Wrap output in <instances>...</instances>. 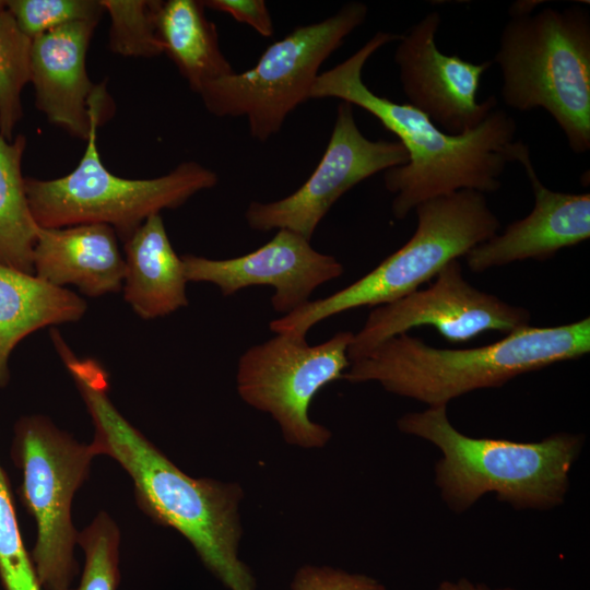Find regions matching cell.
Instances as JSON below:
<instances>
[{
    "mask_svg": "<svg viewBox=\"0 0 590 590\" xmlns=\"http://www.w3.org/2000/svg\"><path fill=\"white\" fill-rule=\"evenodd\" d=\"M367 15L365 3L352 1L322 21L295 27L268 46L252 68L214 80L198 95L216 117H245L250 135L266 142L310 99L321 64Z\"/></svg>",
    "mask_w": 590,
    "mask_h": 590,
    "instance_id": "obj_8",
    "label": "cell"
},
{
    "mask_svg": "<svg viewBox=\"0 0 590 590\" xmlns=\"http://www.w3.org/2000/svg\"><path fill=\"white\" fill-rule=\"evenodd\" d=\"M26 138L0 135V264L34 274L33 250L39 226L31 213L22 174Z\"/></svg>",
    "mask_w": 590,
    "mask_h": 590,
    "instance_id": "obj_21",
    "label": "cell"
},
{
    "mask_svg": "<svg viewBox=\"0 0 590 590\" xmlns=\"http://www.w3.org/2000/svg\"><path fill=\"white\" fill-rule=\"evenodd\" d=\"M398 38L377 32L347 59L319 73L310 99L330 97L358 106L397 135L409 160L384 172V181L394 194L391 210L398 220L426 200L462 189L497 191L506 165L515 162L514 117L497 107L473 130L451 135L412 105L375 94L362 79L363 68L379 48Z\"/></svg>",
    "mask_w": 590,
    "mask_h": 590,
    "instance_id": "obj_2",
    "label": "cell"
},
{
    "mask_svg": "<svg viewBox=\"0 0 590 590\" xmlns=\"http://www.w3.org/2000/svg\"><path fill=\"white\" fill-rule=\"evenodd\" d=\"M181 259L188 282L212 283L223 296L249 286L273 287L272 307L283 316L306 305L316 288L344 272L337 258L317 251L310 240L287 229H278L267 244L240 257L185 255Z\"/></svg>",
    "mask_w": 590,
    "mask_h": 590,
    "instance_id": "obj_14",
    "label": "cell"
},
{
    "mask_svg": "<svg viewBox=\"0 0 590 590\" xmlns=\"http://www.w3.org/2000/svg\"><path fill=\"white\" fill-rule=\"evenodd\" d=\"M33 269L37 278L55 286L74 285L83 295L99 297L121 291L125 259L110 226L39 227Z\"/></svg>",
    "mask_w": 590,
    "mask_h": 590,
    "instance_id": "obj_17",
    "label": "cell"
},
{
    "mask_svg": "<svg viewBox=\"0 0 590 590\" xmlns=\"http://www.w3.org/2000/svg\"><path fill=\"white\" fill-rule=\"evenodd\" d=\"M437 590H491L484 583H474L467 578H460L457 581L444 580L437 587Z\"/></svg>",
    "mask_w": 590,
    "mask_h": 590,
    "instance_id": "obj_29",
    "label": "cell"
},
{
    "mask_svg": "<svg viewBox=\"0 0 590 590\" xmlns=\"http://www.w3.org/2000/svg\"><path fill=\"white\" fill-rule=\"evenodd\" d=\"M530 319L528 309L470 284L461 262L452 260L428 287L374 307L362 329L353 333L347 356L354 362L388 339L421 326H430L447 341L458 343L486 331L507 335L530 326Z\"/></svg>",
    "mask_w": 590,
    "mask_h": 590,
    "instance_id": "obj_11",
    "label": "cell"
},
{
    "mask_svg": "<svg viewBox=\"0 0 590 590\" xmlns=\"http://www.w3.org/2000/svg\"><path fill=\"white\" fill-rule=\"evenodd\" d=\"M32 39L7 8L0 11V135L13 139L23 118L22 92L31 81Z\"/></svg>",
    "mask_w": 590,
    "mask_h": 590,
    "instance_id": "obj_22",
    "label": "cell"
},
{
    "mask_svg": "<svg viewBox=\"0 0 590 590\" xmlns=\"http://www.w3.org/2000/svg\"><path fill=\"white\" fill-rule=\"evenodd\" d=\"M202 4L204 8L228 14L264 37H270L274 33L272 17L263 0H205Z\"/></svg>",
    "mask_w": 590,
    "mask_h": 590,
    "instance_id": "obj_28",
    "label": "cell"
},
{
    "mask_svg": "<svg viewBox=\"0 0 590 590\" xmlns=\"http://www.w3.org/2000/svg\"><path fill=\"white\" fill-rule=\"evenodd\" d=\"M126 303L142 319L167 316L188 305L184 262L174 250L161 213L149 216L123 243Z\"/></svg>",
    "mask_w": 590,
    "mask_h": 590,
    "instance_id": "obj_18",
    "label": "cell"
},
{
    "mask_svg": "<svg viewBox=\"0 0 590 590\" xmlns=\"http://www.w3.org/2000/svg\"><path fill=\"white\" fill-rule=\"evenodd\" d=\"M397 424L404 434L425 439L440 450L435 482L442 500L457 514L489 492L516 509L559 506L585 440L582 435L568 433L536 442L474 438L451 424L445 405L406 413Z\"/></svg>",
    "mask_w": 590,
    "mask_h": 590,
    "instance_id": "obj_4",
    "label": "cell"
},
{
    "mask_svg": "<svg viewBox=\"0 0 590 590\" xmlns=\"http://www.w3.org/2000/svg\"><path fill=\"white\" fill-rule=\"evenodd\" d=\"M86 310V302L71 290L0 264V389L9 384V358L23 339L46 327L76 322Z\"/></svg>",
    "mask_w": 590,
    "mask_h": 590,
    "instance_id": "obj_19",
    "label": "cell"
},
{
    "mask_svg": "<svg viewBox=\"0 0 590 590\" xmlns=\"http://www.w3.org/2000/svg\"><path fill=\"white\" fill-rule=\"evenodd\" d=\"M7 10L31 39L72 22H99L105 13L101 0H7Z\"/></svg>",
    "mask_w": 590,
    "mask_h": 590,
    "instance_id": "obj_26",
    "label": "cell"
},
{
    "mask_svg": "<svg viewBox=\"0 0 590 590\" xmlns=\"http://www.w3.org/2000/svg\"><path fill=\"white\" fill-rule=\"evenodd\" d=\"M352 338L353 332L340 331L320 344L309 345L305 335L280 333L250 346L237 366L240 398L271 414L288 444L324 446L331 433L309 418V405L324 386L342 379L351 364L347 347Z\"/></svg>",
    "mask_w": 590,
    "mask_h": 590,
    "instance_id": "obj_10",
    "label": "cell"
},
{
    "mask_svg": "<svg viewBox=\"0 0 590 590\" xmlns=\"http://www.w3.org/2000/svg\"><path fill=\"white\" fill-rule=\"evenodd\" d=\"M514 160L528 176L534 194L533 209L465 255L468 268L473 272L528 259L543 261L590 237V194L559 192L544 186L528 145L519 140L515 143Z\"/></svg>",
    "mask_w": 590,
    "mask_h": 590,
    "instance_id": "obj_15",
    "label": "cell"
},
{
    "mask_svg": "<svg viewBox=\"0 0 590 590\" xmlns=\"http://www.w3.org/2000/svg\"><path fill=\"white\" fill-rule=\"evenodd\" d=\"M440 24L437 11L427 13L399 36L393 59L408 104L444 132L458 135L476 128L497 108L493 95L481 103L476 99L481 79L493 62L473 63L442 54L436 45Z\"/></svg>",
    "mask_w": 590,
    "mask_h": 590,
    "instance_id": "obj_13",
    "label": "cell"
},
{
    "mask_svg": "<svg viewBox=\"0 0 590 590\" xmlns=\"http://www.w3.org/2000/svg\"><path fill=\"white\" fill-rule=\"evenodd\" d=\"M98 22H72L32 39L31 81L35 105L47 120L85 140L92 127L91 103L101 84L86 71V52Z\"/></svg>",
    "mask_w": 590,
    "mask_h": 590,
    "instance_id": "obj_16",
    "label": "cell"
},
{
    "mask_svg": "<svg viewBox=\"0 0 590 590\" xmlns=\"http://www.w3.org/2000/svg\"><path fill=\"white\" fill-rule=\"evenodd\" d=\"M204 9L202 1L168 0L161 1L156 13L164 54L197 94L205 84L234 72Z\"/></svg>",
    "mask_w": 590,
    "mask_h": 590,
    "instance_id": "obj_20",
    "label": "cell"
},
{
    "mask_svg": "<svg viewBox=\"0 0 590 590\" xmlns=\"http://www.w3.org/2000/svg\"><path fill=\"white\" fill-rule=\"evenodd\" d=\"M110 17L109 49L123 57L154 58L164 54L156 30L161 1L101 0Z\"/></svg>",
    "mask_w": 590,
    "mask_h": 590,
    "instance_id": "obj_23",
    "label": "cell"
},
{
    "mask_svg": "<svg viewBox=\"0 0 590 590\" xmlns=\"http://www.w3.org/2000/svg\"><path fill=\"white\" fill-rule=\"evenodd\" d=\"M91 111V131L76 167L55 179L25 177L28 206L39 227L104 224L125 243L149 216L177 209L217 184L216 173L194 161L182 162L155 178L114 175L103 164L96 142L97 128L108 118L107 93L94 98Z\"/></svg>",
    "mask_w": 590,
    "mask_h": 590,
    "instance_id": "obj_7",
    "label": "cell"
},
{
    "mask_svg": "<svg viewBox=\"0 0 590 590\" xmlns=\"http://www.w3.org/2000/svg\"><path fill=\"white\" fill-rule=\"evenodd\" d=\"M292 590H387L377 579L332 567L305 565L291 583Z\"/></svg>",
    "mask_w": 590,
    "mask_h": 590,
    "instance_id": "obj_27",
    "label": "cell"
},
{
    "mask_svg": "<svg viewBox=\"0 0 590 590\" xmlns=\"http://www.w3.org/2000/svg\"><path fill=\"white\" fill-rule=\"evenodd\" d=\"M503 590H510V589H503Z\"/></svg>",
    "mask_w": 590,
    "mask_h": 590,
    "instance_id": "obj_31",
    "label": "cell"
},
{
    "mask_svg": "<svg viewBox=\"0 0 590 590\" xmlns=\"http://www.w3.org/2000/svg\"><path fill=\"white\" fill-rule=\"evenodd\" d=\"M589 352V317L555 327L528 326L472 349H440L402 333L351 362L342 379L376 381L388 392L428 406H447L468 392L497 388Z\"/></svg>",
    "mask_w": 590,
    "mask_h": 590,
    "instance_id": "obj_3",
    "label": "cell"
},
{
    "mask_svg": "<svg viewBox=\"0 0 590 590\" xmlns=\"http://www.w3.org/2000/svg\"><path fill=\"white\" fill-rule=\"evenodd\" d=\"M7 8V1L0 0V11L4 10Z\"/></svg>",
    "mask_w": 590,
    "mask_h": 590,
    "instance_id": "obj_30",
    "label": "cell"
},
{
    "mask_svg": "<svg viewBox=\"0 0 590 590\" xmlns=\"http://www.w3.org/2000/svg\"><path fill=\"white\" fill-rule=\"evenodd\" d=\"M494 61L502 97L519 111L545 109L576 154L590 149V14L574 4L559 11L509 13Z\"/></svg>",
    "mask_w": 590,
    "mask_h": 590,
    "instance_id": "obj_5",
    "label": "cell"
},
{
    "mask_svg": "<svg viewBox=\"0 0 590 590\" xmlns=\"http://www.w3.org/2000/svg\"><path fill=\"white\" fill-rule=\"evenodd\" d=\"M412 237L346 287L274 319L275 334L305 335L316 323L358 307H377L420 290L452 260L495 236L500 222L484 193L462 189L420 203Z\"/></svg>",
    "mask_w": 590,
    "mask_h": 590,
    "instance_id": "obj_6",
    "label": "cell"
},
{
    "mask_svg": "<svg viewBox=\"0 0 590 590\" xmlns=\"http://www.w3.org/2000/svg\"><path fill=\"white\" fill-rule=\"evenodd\" d=\"M0 579L4 590H42L17 523L9 481L0 464Z\"/></svg>",
    "mask_w": 590,
    "mask_h": 590,
    "instance_id": "obj_25",
    "label": "cell"
},
{
    "mask_svg": "<svg viewBox=\"0 0 590 590\" xmlns=\"http://www.w3.org/2000/svg\"><path fill=\"white\" fill-rule=\"evenodd\" d=\"M353 105L340 102L334 126L317 167L292 194L272 202H251L245 219L259 232L287 229L310 240L331 206L357 184L408 163L399 141H373L359 130Z\"/></svg>",
    "mask_w": 590,
    "mask_h": 590,
    "instance_id": "obj_12",
    "label": "cell"
},
{
    "mask_svg": "<svg viewBox=\"0 0 590 590\" xmlns=\"http://www.w3.org/2000/svg\"><path fill=\"white\" fill-rule=\"evenodd\" d=\"M13 455L21 468V494L37 527L31 557L43 590H70L79 573V531L72 500L98 456L44 415L22 416L14 426Z\"/></svg>",
    "mask_w": 590,
    "mask_h": 590,
    "instance_id": "obj_9",
    "label": "cell"
},
{
    "mask_svg": "<svg viewBox=\"0 0 590 590\" xmlns=\"http://www.w3.org/2000/svg\"><path fill=\"white\" fill-rule=\"evenodd\" d=\"M54 345L93 422L92 444L98 456L114 459L130 476L140 509L182 534L229 590H256L250 568L238 558L241 487L184 473L114 405L109 375L102 364L76 357L61 337Z\"/></svg>",
    "mask_w": 590,
    "mask_h": 590,
    "instance_id": "obj_1",
    "label": "cell"
},
{
    "mask_svg": "<svg viewBox=\"0 0 590 590\" xmlns=\"http://www.w3.org/2000/svg\"><path fill=\"white\" fill-rule=\"evenodd\" d=\"M78 545L84 552V568L80 582L70 590H117L120 581V531L115 520L101 511L78 534Z\"/></svg>",
    "mask_w": 590,
    "mask_h": 590,
    "instance_id": "obj_24",
    "label": "cell"
}]
</instances>
